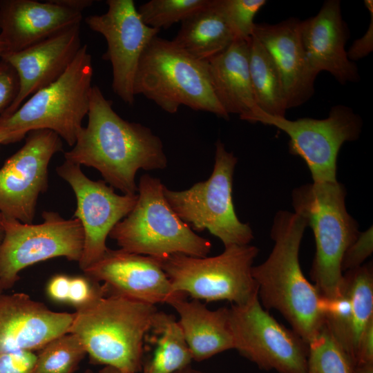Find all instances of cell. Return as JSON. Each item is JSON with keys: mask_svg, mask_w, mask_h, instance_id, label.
Returning a JSON list of instances; mask_svg holds the SVG:
<instances>
[{"mask_svg": "<svg viewBox=\"0 0 373 373\" xmlns=\"http://www.w3.org/2000/svg\"><path fill=\"white\" fill-rule=\"evenodd\" d=\"M87 115V126L80 130L73 149L64 153L66 161L97 169L107 184L128 195L137 191L140 169L166 167L160 138L149 128L119 116L96 85L90 90Z\"/></svg>", "mask_w": 373, "mask_h": 373, "instance_id": "1", "label": "cell"}, {"mask_svg": "<svg viewBox=\"0 0 373 373\" xmlns=\"http://www.w3.org/2000/svg\"><path fill=\"white\" fill-rule=\"evenodd\" d=\"M306 221L289 211H278L271 229L274 245L262 263L252 267L258 299L265 309L278 311L307 344L325 325L322 296L303 274L299 250Z\"/></svg>", "mask_w": 373, "mask_h": 373, "instance_id": "2", "label": "cell"}, {"mask_svg": "<svg viewBox=\"0 0 373 373\" xmlns=\"http://www.w3.org/2000/svg\"><path fill=\"white\" fill-rule=\"evenodd\" d=\"M155 305L105 296L75 312L68 332L75 334L94 364L138 373Z\"/></svg>", "mask_w": 373, "mask_h": 373, "instance_id": "3", "label": "cell"}, {"mask_svg": "<svg viewBox=\"0 0 373 373\" xmlns=\"http://www.w3.org/2000/svg\"><path fill=\"white\" fill-rule=\"evenodd\" d=\"M93 75L92 57L84 44L58 79L32 95L10 115L0 116V144L48 129L73 146L88 112Z\"/></svg>", "mask_w": 373, "mask_h": 373, "instance_id": "4", "label": "cell"}, {"mask_svg": "<svg viewBox=\"0 0 373 373\" xmlns=\"http://www.w3.org/2000/svg\"><path fill=\"white\" fill-rule=\"evenodd\" d=\"M133 90L135 95H143L169 113L184 105L229 118L213 90L207 61L195 59L157 35L141 56Z\"/></svg>", "mask_w": 373, "mask_h": 373, "instance_id": "5", "label": "cell"}, {"mask_svg": "<svg viewBox=\"0 0 373 373\" xmlns=\"http://www.w3.org/2000/svg\"><path fill=\"white\" fill-rule=\"evenodd\" d=\"M346 191L337 180L313 182L292 191L294 213L313 231L316 252L311 276L321 295L338 293L343 279L341 261L358 233V224L345 207Z\"/></svg>", "mask_w": 373, "mask_h": 373, "instance_id": "6", "label": "cell"}, {"mask_svg": "<svg viewBox=\"0 0 373 373\" xmlns=\"http://www.w3.org/2000/svg\"><path fill=\"white\" fill-rule=\"evenodd\" d=\"M164 187L157 178L141 176L135 207L108 236L124 251L159 259L175 254L207 256L211 242L178 217L164 198Z\"/></svg>", "mask_w": 373, "mask_h": 373, "instance_id": "7", "label": "cell"}, {"mask_svg": "<svg viewBox=\"0 0 373 373\" xmlns=\"http://www.w3.org/2000/svg\"><path fill=\"white\" fill-rule=\"evenodd\" d=\"M258 254V249L253 245H232L216 256L175 254L160 260L175 291L193 299L225 300L240 305L258 295L252 276Z\"/></svg>", "mask_w": 373, "mask_h": 373, "instance_id": "8", "label": "cell"}, {"mask_svg": "<svg viewBox=\"0 0 373 373\" xmlns=\"http://www.w3.org/2000/svg\"><path fill=\"white\" fill-rule=\"evenodd\" d=\"M237 162L218 140L209 178L186 190L172 191L164 186L163 191L169 205L193 231L207 229L224 247L249 245L254 238L250 226L240 222L234 210L232 186Z\"/></svg>", "mask_w": 373, "mask_h": 373, "instance_id": "9", "label": "cell"}, {"mask_svg": "<svg viewBox=\"0 0 373 373\" xmlns=\"http://www.w3.org/2000/svg\"><path fill=\"white\" fill-rule=\"evenodd\" d=\"M244 120L278 128L289 137L290 153L306 163L313 182L336 181L337 158L346 142L356 140L363 122L352 108L344 105L331 108L325 119L309 117L290 120L266 114L257 108Z\"/></svg>", "mask_w": 373, "mask_h": 373, "instance_id": "10", "label": "cell"}, {"mask_svg": "<svg viewBox=\"0 0 373 373\" xmlns=\"http://www.w3.org/2000/svg\"><path fill=\"white\" fill-rule=\"evenodd\" d=\"M43 222H21L3 216L4 236L0 245V286L4 291L19 279L28 266L57 257L77 261L84 236L80 221L65 219L54 211H44Z\"/></svg>", "mask_w": 373, "mask_h": 373, "instance_id": "11", "label": "cell"}, {"mask_svg": "<svg viewBox=\"0 0 373 373\" xmlns=\"http://www.w3.org/2000/svg\"><path fill=\"white\" fill-rule=\"evenodd\" d=\"M234 349L259 368L278 373H305L308 344L293 329L278 323L261 305L258 295L229 308Z\"/></svg>", "mask_w": 373, "mask_h": 373, "instance_id": "12", "label": "cell"}, {"mask_svg": "<svg viewBox=\"0 0 373 373\" xmlns=\"http://www.w3.org/2000/svg\"><path fill=\"white\" fill-rule=\"evenodd\" d=\"M62 150L61 138L48 129L30 131L23 146L0 169V213L23 223L33 221L39 195L48 188V165Z\"/></svg>", "mask_w": 373, "mask_h": 373, "instance_id": "13", "label": "cell"}, {"mask_svg": "<svg viewBox=\"0 0 373 373\" xmlns=\"http://www.w3.org/2000/svg\"><path fill=\"white\" fill-rule=\"evenodd\" d=\"M57 172L70 184L76 196L73 218L80 221L84 231L83 251L78 262L84 271L105 254L107 237L133 209L138 195H119L104 180H90L79 165L66 160L57 168Z\"/></svg>", "mask_w": 373, "mask_h": 373, "instance_id": "14", "label": "cell"}, {"mask_svg": "<svg viewBox=\"0 0 373 373\" xmlns=\"http://www.w3.org/2000/svg\"><path fill=\"white\" fill-rule=\"evenodd\" d=\"M107 11L87 17L85 22L107 43L103 59L111 62L113 92L125 103L134 102V80L141 56L159 30L146 25L133 0H108Z\"/></svg>", "mask_w": 373, "mask_h": 373, "instance_id": "15", "label": "cell"}, {"mask_svg": "<svg viewBox=\"0 0 373 373\" xmlns=\"http://www.w3.org/2000/svg\"><path fill=\"white\" fill-rule=\"evenodd\" d=\"M86 276L104 282L107 295L155 305H170L186 297L173 288L158 258L108 248L103 256L84 269Z\"/></svg>", "mask_w": 373, "mask_h": 373, "instance_id": "16", "label": "cell"}, {"mask_svg": "<svg viewBox=\"0 0 373 373\" xmlns=\"http://www.w3.org/2000/svg\"><path fill=\"white\" fill-rule=\"evenodd\" d=\"M75 313L57 312L24 293L0 294V352L41 350L68 332Z\"/></svg>", "mask_w": 373, "mask_h": 373, "instance_id": "17", "label": "cell"}, {"mask_svg": "<svg viewBox=\"0 0 373 373\" xmlns=\"http://www.w3.org/2000/svg\"><path fill=\"white\" fill-rule=\"evenodd\" d=\"M81 23L71 26L21 51L3 55L17 71L19 91L15 100L1 115L15 112L29 95L58 79L82 46Z\"/></svg>", "mask_w": 373, "mask_h": 373, "instance_id": "18", "label": "cell"}, {"mask_svg": "<svg viewBox=\"0 0 373 373\" xmlns=\"http://www.w3.org/2000/svg\"><path fill=\"white\" fill-rule=\"evenodd\" d=\"M300 32L307 61L315 74L328 72L342 85L360 81L358 68L345 48L350 31L340 1H325L316 16L301 21Z\"/></svg>", "mask_w": 373, "mask_h": 373, "instance_id": "19", "label": "cell"}, {"mask_svg": "<svg viewBox=\"0 0 373 373\" xmlns=\"http://www.w3.org/2000/svg\"><path fill=\"white\" fill-rule=\"evenodd\" d=\"M300 26L301 20L291 17L274 24L255 23L252 32L267 50L278 70L287 109L305 104L315 91L317 75L307 61Z\"/></svg>", "mask_w": 373, "mask_h": 373, "instance_id": "20", "label": "cell"}, {"mask_svg": "<svg viewBox=\"0 0 373 373\" xmlns=\"http://www.w3.org/2000/svg\"><path fill=\"white\" fill-rule=\"evenodd\" d=\"M82 20V12L52 0L0 1V39L6 47L4 55L24 50L65 28L81 23Z\"/></svg>", "mask_w": 373, "mask_h": 373, "instance_id": "21", "label": "cell"}, {"mask_svg": "<svg viewBox=\"0 0 373 373\" xmlns=\"http://www.w3.org/2000/svg\"><path fill=\"white\" fill-rule=\"evenodd\" d=\"M249 39L236 38L224 51L207 60L217 99L227 114H238L242 120L257 108L249 72Z\"/></svg>", "mask_w": 373, "mask_h": 373, "instance_id": "22", "label": "cell"}, {"mask_svg": "<svg viewBox=\"0 0 373 373\" xmlns=\"http://www.w3.org/2000/svg\"><path fill=\"white\" fill-rule=\"evenodd\" d=\"M179 316L178 323L193 360L202 361L234 349L229 323V308L210 310L199 300L179 298L171 303Z\"/></svg>", "mask_w": 373, "mask_h": 373, "instance_id": "23", "label": "cell"}, {"mask_svg": "<svg viewBox=\"0 0 373 373\" xmlns=\"http://www.w3.org/2000/svg\"><path fill=\"white\" fill-rule=\"evenodd\" d=\"M236 39L211 0L209 6L182 22L172 41L195 59L207 61L224 51Z\"/></svg>", "mask_w": 373, "mask_h": 373, "instance_id": "24", "label": "cell"}, {"mask_svg": "<svg viewBox=\"0 0 373 373\" xmlns=\"http://www.w3.org/2000/svg\"><path fill=\"white\" fill-rule=\"evenodd\" d=\"M147 335L153 351L142 373H174L190 365L192 356L174 316L157 310Z\"/></svg>", "mask_w": 373, "mask_h": 373, "instance_id": "25", "label": "cell"}, {"mask_svg": "<svg viewBox=\"0 0 373 373\" xmlns=\"http://www.w3.org/2000/svg\"><path fill=\"white\" fill-rule=\"evenodd\" d=\"M248 41L249 72L256 106L266 114L285 117L287 106L278 70L255 36L252 35Z\"/></svg>", "mask_w": 373, "mask_h": 373, "instance_id": "26", "label": "cell"}, {"mask_svg": "<svg viewBox=\"0 0 373 373\" xmlns=\"http://www.w3.org/2000/svg\"><path fill=\"white\" fill-rule=\"evenodd\" d=\"M39 351L36 373H74L86 354L79 338L70 332L56 337Z\"/></svg>", "mask_w": 373, "mask_h": 373, "instance_id": "27", "label": "cell"}, {"mask_svg": "<svg viewBox=\"0 0 373 373\" xmlns=\"http://www.w3.org/2000/svg\"><path fill=\"white\" fill-rule=\"evenodd\" d=\"M308 345L305 373H352L350 361L325 325Z\"/></svg>", "mask_w": 373, "mask_h": 373, "instance_id": "28", "label": "cell"}, {"mask_svg": "<svg viewBox=\"0 0 373 373\" xmlns=\"http://www.w3.org/2000/svg\"><path fill=\"white\" fill-rule=\"evenodd\" d=\"M211 0H151L137 8L143 22L160 30L207 8Z\"/></svg>", "mask_w": 373, "mask_h": 373, "instance_id": "29", "label": "cell"}, {"mask_svg": "<svg viewBox=\"0 0 373 373\" xmlns=\"http://www.w3.org/2000/svg\"><path fill=\"white\" fill-rule=\"evenodd\" d=\"M266 0H214V5L236 38L248 40L253 32L254 17Z\"/></svg>", "mask_w": 373, "mask_h": 373, "instance_id": "30", "label": "cell"}, {"mask_svg": "<svg viewBox=\"0 0 373 373\" xmlns=\"http://www.w3.org/2000/svg\"><path fill=\"white\" fill-rule=\"evenodd\" d=\"M106 296L104 285L87 276L70 277L68 303L76 311L86 307Z\"/></svg>", "mask_w": 373, "mask_h": 373, "instance_id": "31", "label": "cell"}, {"mask_svg": "<svg viewBox=\"0 0 373 373\" xmlns=\"http://www.w3.org/2000/svg\"><path fill=\"white\" fill-rule=\"evenodd\" d=\"M373 251V234L371 226L365 231L359 232L355 240L345 250L342 261L341 270L347 271L363 265L364 261Z\"/></svg>", "mask_w": 373, "mask_h": 373, "instance_id": "32", "label": "cell"}, {"mask_svg": "<svg viewBox=\"0 0 373 373\" xmlns=\"http://www.w3.org/2000/svg\"><path fill=\"white\" fill-rule=\"evenodd\" d=\"M36 361L34 352H0V373H36Z\"/></svg>", "mask_w": 373, "mask_h": 373, "instance_id": "33", "label": "cell"}, {"mask_svg": "<svg viewBox=\"0 0 373 373\" xmlns=\"http://www.w3.org/2000/svg\"><path fill=\"white\" fill-rule=\"evenodd\" d=\"M17 71L7 61H0V115L17 98L19 91Z\"/></svg>", "mask_w": 373, "mask_h": 373, "instance_id": "34", "label": "cell"}, {"mask_svg": "<svg viewBox=\"0 0 373 373\" xmlns=\"http://www.w3.org/2000/svg\"><path fill=\"white\" fill-rule=\"evenodd\" d=\"M364 5L370 13V20L365 34L356 39L347 51L348 59L353 62L364 58L373 50V1L365 0Z\"/></svg>", "mask_w": 373, "mask_h": 373, "instance_id": "35", "label": "cell"}, {"mask_svg": "<svg viewBox=\"0 0 373 373\" xmlns=\"http://www.w3.org/2000/svg\"><path fill=\"white\" fill-rule=\"evenodd\" d=\"M373 363V320L363 331L357 344L355 364Z\"/></svg>", "mask_w": 373, "mask_h": 373, "instance_id": "36", "label": "cell"}, {"mask_svg": "<svg viewBox=\"0 0 373 373\" xmlns=\"http://www.w3.org/2000/svg\"><path fill=\"white\" fill-rule=\"evenodd\" d=\"M70 277L66 274L53 276L46 286L48 298L58 303H68Z\"/></svg>", "mask_w": 373, "mask_h": 373, "instance_id": "37", "label": "cell"}, {"mask_svg": "<svg viewBox=\"0 0 373 373\" xmlns=\"http://www.w3.org/2000/svg\"><path fill=\"white\" fill-rule=\"evenodd\" d=\"M54 3L68 9L82 12L93 3L92 0H52Z\"/></svg>", "mask_w": 373, "mask_h": 373, "instance_id": "38", "label": "cell"}, {"mask_svg": "<svg viewBox=\"0 0 373 373\" xmlns=\"http://www.w3.org/2000/svg\"><path fill=\"white\" fill-rule=\"evenodd\" d=\"M352 373H373V363L356 365L353 367Z\"/></svg>", "mask_w": 373, "mask_h": 373, "instance_id": "39", "label": "cell"}, {"mask_svg": "<svg viewBox=\"0 0 373 373\" xmlns=\"http://www.w3.org/2000/svg\"><path fill=\"white\" fill-rule=\"evenodd\" d=\"M97 373H129L111 366H104Z\"/></svg>", "mask_w": 373, "mask_h": 373, "instance_id": "40", "label": "cell"}, {"mask_svg": "<svg viewBox=\"0 0 373 373\" xmlns=\"http://www.w3.org/2000/svg\"><path fill=\"white\" fill-rule=\"evenodd\" d=\"M174 373H204L201 371L191 368L190 366L180 370Z\"/></svg>", "mask_w": 373, "mask_h": 373, "instance_id": "41", "label": "cell"}, {"mask_svg": "<svg viewBox=\"0 0 373 373\" xmlns=\"http://www.w3.org/2000/svg\"><path fill=\"white\" fill-rule=\"evenodd\" d=\"M3 216L0 213V245L4 236V228L3 223Z\"/></svg>", "mask_w": 373, "mask_h": 373, "instance_id": "42", "label": "cell"}, {"mask_svg": "<svg viewBox=\"0 0 373 373\" xmlns=\"http://www.w3.org/2000/svg\"><path fill=\"white\" fill-rule=\"evenodd\" d=\"M6 53V47L1 39H0V57Z\"/></svg>", "mask_w": 373, "mask_h": 373, "instance_id": "43", "label": "cell"}, {"mask_svg": "<svg viewBox=\"0 0 373 373\" xmlns=\"http://www.w3.org/2000/svg\"><path fill=\"white\" fill-rule=\"evenodd\" d=\"M84 373H93V372L90 370H87Z\"/></svg>", "mask_w": 373, "mask_h": 373, "instance_id": "44", "label": "cell"}, {"mask_svg": "<svg viewBox=\"0 0 373 373\" xmlns=\"http://www.w3.org/2000/svg\"><path fill=\"white\" fill-rule=\"evenodd\" d=\"M3 290L1 289V286H0V294H1L3 293Z\"/></svg>", "mask_w": 373, "mask_h": 373, "instance_id": "45", "label": "cell"}, {"mask_svg": "<svg viewBox=\"0 0 373 373\" xmlns=\"http://www.w3.org/2000/svg\"></svg>", "mask_w": 373, "mask_h": 373, "instance_id": "46", "label": "cell"}]
</instances>
